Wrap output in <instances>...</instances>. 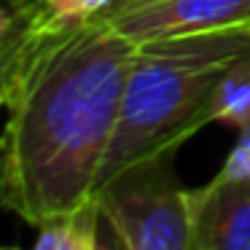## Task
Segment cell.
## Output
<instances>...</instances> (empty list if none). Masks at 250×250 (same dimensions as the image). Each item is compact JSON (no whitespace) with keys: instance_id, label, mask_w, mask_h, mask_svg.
<instances>
[{"instance_id":"6da1fadb","label":"cell","mask_w":250,"mask_h":250,"mask_svg":"<svg viewBox=\"0 0 250 250\" xmlns=\"http://www.w3.org/2000/svg\"><path fill=\"white\" fill-rule=\"evenodd\" d=\"M135 51L97 14L51 22L35 0V33L6 86L3 210L38 226L94 196Z\"/></svg>"},{"instance_id":"7a4b0ae2","label":"cell","mask_w":250,"mask_h":250,"mask_svg":"<svg viewBox=\"0 0 250 250\" xmlns=\"http://www.w3.org/2000/svg\"><path fill=\"white\" fill-rule=\"evenodd\" d=\"M248 54L250 24L137 43L97 186L135 162L180 151L191 135L210 124L207 108L221 76Z\"/></svg>"},{"instance_id":"3957f363","label":"cell","mask_w":250,"mask_h":250,"mask_svg":"<svg viewBox=\"0 0 250 250\" xmlns=\"http://www.w3.org/2000/svg\"><path fill=\"white\" fill-rule=\"evenodd\" d=\"M175 153L167 151L135 162L97 186L94 199L113 248L191 250L188 188L175 178Z\"/></svg>"},{"instance_id":"277c9868","label":"cell","mask_w":250,"mask_h":250,"mask_svg":"<svg viewBox=\"0 0 250 250\" xmlns=\"http://www.w3.org/2000/svg\"><path fill=\"white\" fill-rule=\"evenodd\" d=\"M132 43L250 24V0H110L97 14Z\"/></svg>"},{"instance_id":"5b68a950","label":"cell","mask_w":250,"mask_h":250,"mask_svg":"<svg viewBox=\"0 0 250 250\" xmlns=\"http://www.w3.org/2000/svg\"><path fill=\"white\" fill-rule=\"evenodd\" d=\"M191 250H250V178L221 172L188 188Z\"/></svg>"},{"instance_id":"8992f818","label":"cell","mask_w":250,"mask_h":250,"mask_svg":"<svg viewBox=\"0 0 250 250\" xmlns=\"http://www.w3.org/2000/svg\"><path fill=\"white\" fill-rule=\"evenodd\" d=\"M33 248L38 250H94L105 248L103 231H108L97 199H86L73 210L49 215L41 221Z\"/></svg>"},{"instance_id":"52a82bcc","label":"cell","mask_w":250,"mask_h":250,"mask_svg":"<svg viewBox=\"0 0 250 250\" xmlns=\"http://www.w3.org/2000/svg\"><path fill=\"white\" fill-rule=\"evenodd\" d=\"M207 116H210V124L218 121L234 129H242L250 124V54L239 57L221 76L210 97Z\"/></svg>"},{"instance_id":"ba28073f","label":"cell","mask_w":250,"mask_h":250,"mask_svg":"<svg viewBox=\"0 0 250 250\" xmlns=\"http://www.w3.org/2000/svg\"><path fill=\"white\" fill-rule=\"evenodd\" d=\"M33 33H35V0H30L24 22L19 24V30L11 38L0 43V92H6L14 70L19 67L24 51H27V43H30V38H33Z\"/></svg>"},{"instance_id":"9c48e42d","label":"cell","mask_w":250,"mask_h":250,"mask_svg":"<svg viewBox=\"0 0 250 250\" xmlns=\"http://www.w3.org/2000/svg\"><path fill=\"white\" fill-rule=\"evenodd\" d=\"M223 172L237 175V178H250V124L239 129V140L231 148L229 159L223 162Z\"/></svg>"},{"instance_id":"30bf717a","label":"cell","mask_w":250,"mask_h":250,"mask_svg":"<svg viewBox=\"0 0 250 250\" xmlns=\"http://www.w3.org/2000/svg\"><path fill=\"white\" fill-rule=\"evenodd\" d=\"M30 0H0V43L8 41L24 22Z\"/></svg>"},{"instance_id":"8fae6325","label":"cell","mask_w":250,"mask_h":250,"mask_svg":"<svg viewBox=\"0 0 250 250\" xmlns=\"http://www.w3.org/2000/svg\"><path fill=\"white\" fill-rule=\"evenodd\" d=\"M6 108V92H0V110Z\"/></svg>"}]
</instances>
